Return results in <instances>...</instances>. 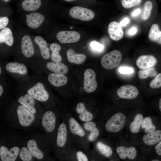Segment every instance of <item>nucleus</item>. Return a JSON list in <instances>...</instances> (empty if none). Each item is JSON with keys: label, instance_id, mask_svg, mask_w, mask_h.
<instances>
[{"label": "nucleus", "instance_id": "1", "mask_svg": "<svg viewBox=\"0 0 161 161\" xmlns=\"http://www.w3.org/2000/svg\"><path fill=\"white\" fill-rule=\"evenodd\" d=\"M6 118L12 127L24 129L37 126L41 121L29 109L20 103L8 111Z\"/></svg>", "mask_w": 161, "mask_h": 161}, {"label": "nucleus", "instance_id": "2", "mask_svg": "<svg viewBox=\"0 0 161 161\" xmlns=\"http://www.w3.org/2000/svg\"><path fill=\"white\" fill-rule=\"evenodd\" d=\"M38 137H32L28 139L26 144L30 152L35 159L43 160L47 157V145Z\"/></svg>", "mask_w": 161, "mask_h": 161}, {"label": "nucleus", "instance_id": "3", "mask_svg": "<svg viewBox=\"0 0 161 161\" xmlns=\"http://www.w3.org/2000/svg\"><path fill=\"white\" fill-rule=\"evenodd\" d=\"M57 114L52 110H47L43 113L41 124L48 137H50L57 129Z\"/></svg>", "mask_w": 161, "mask_h": 161}, {"label": "nucleus", "instance_id": "4", "mask_svg": "<svg viewBox=\"0 0 161 161\" xmlns=\"http://www.w3.org/2000/svg\"><path fill=\"white\" fill-rule=\"evenodd\" d=\"M21 147L16 143L1 144L0 147V161L16 160L18 158Z\"/></svg>", "mask_w": 161, "mask_h": 161}, {"label": "nucleus", "instance_id": "5", "mask_svg": "<svg viewBox=\"0 0 161 161\" xmlns=\"http://www.w3.org/2000/svg\"><path fill=\"white\" fill-rule=\"evenodd\" d=\"M126 122L125 115L121 112L116 113L106 121L105 126V130L110 133L118 132L124 128Z\"/></svg>", "mask_w": 161, "mask_h": 161}, {"label": "nucleus", "instance_id": "6", "mask_svg": "<svg viewBox=\"0 0 161 161\" xmlns=\"http://www.w3.org/2000/svg\"><path fill=\"white\" fill-rule=\"evenodd\" d=\"M35 100L27 94L21 95L18 99L19 103L27 108L41 120L44 111L38 106Z\"/></svg>", "mask_w": 161, "mask_h": 161}, {"label": "nucleus", "instance_id": "7", "mask_svg": "<svg viewBox=\"0 0 161 161\" xmlns=\"http://www.w3.org/2000/svg\"><path fill=\"white\" fill-rule=\"evenodd\" d=\"M122 58V55L121 52L117 50H114L103 56L101 59V63L105 68L111 69H114L119 64Z\"/></svg>", "mask_w": 161, "mask_h": 161}, {"label": "nucleus", "instance_id": "8", "mask_svg": "<svg viewBox=\"0 0 161 161\" xmlns=\"http://www.w3.org/2000/svg\"><path fill=\"white\" fill-rule=\"evenodd\" d=\"M26 94L36 100L42 102H47L49 97L44 84L41 82L37 83L28 89Z\"/></svg>", "mask_w": 161, "mask_h": 161}, {"label": "nucleus", "instance_id": "9", "mask_svg": "<svg viewBox=\"0 0 161 161\" xmlns=\"http://www.w3.org/2000/svg\"><path fill=\"white\" fill-rule=\"evenodd\" d=\"M69 14L73 18L82 21H87L92 20L95 13L92 10L79 6H75L71 9Z\"/></svg>", "mask_w": 161, "mask_h": 161}, {"label": "nucleus", "instance_id": "10", "mask_svg": "<svg viewBox=\"0 0 161 161\" xmlns=\"http://www.w3.org/2000/svg\"><path fill=\"white\" fill-rule=\"evenodd\" d=\"M68 129L64 121L58 127L56 137V145L58 150H63L66 147L68 137Z\"/></svg>", "mask_w": 161, "mask_h": 161}, {"label": "nucleus", "instance_id": "11", "mask_svg": "<svg viewBox=\"0 0 161 161\" xmlns=\"http://www.w3.org/2000/svg\"><path fill=\"white\" fill-rule=\"evenodd\" d=\"M95 72L90 69H86L84 73L83 86L85 91L87 93L95 91L97 87Z\"/></svg>", "mask_w": 161, "mask_h": 161}, {"label": "nucleus", "instance_id": "12", "mask_svg": "<svg viewBox=\"0 0 161 161\" xmlns=\"http://www.w3.org/2000/svg\"><path fill=\"white\" fill-rule=\"evenodd\" d=\"M80 35L75 31H62L58 32L56 35L58 40L62 43H75L80 40Z\"/></svg>", "mask_w": 161, "mask_h": 161}, {"label": "nucleus", "instance_id": "13", "mask_svg": "<svg viewBox=\"0 0 161 161\" xmlns=\"http://www.w3.org/2000/svg\"><path fill=\"white\" fill-rule=\"evenodd\" d=\"M117 94L120 98L126 99H132L136 98L139 94L138 89L130 85H123L117 90Z\"/></svg>", "mask_w": 161, "mask_h": 161}, {"label": "nucleus", "instance_id": "14", "mask_svg": "<svg viewBox=\"0 0 161 161\" xmlns=\"http://www.w3.org/2000/svg\"><path fill=\"white\" fill-rule=\"evenodd\" d=\"M156 58L152 55H143L140 56L136 60V64L141 69L154 67L157 64Z\"/></svg>", "mask_w": 161, "mask_h": 161}, {"label": "nucleus", "instance_id": "15", "mask_svg": "<svg viewBox=\"0 0 161 161\" xmlns=\"http://www.w3.org/2000/svg\"><path fill=\"white\" fill-rule=\"evenodd\" d=\"M21 48L22 54L25 57L30 58L33 55L34 47L29 35H25L22 37L21 41Z\"/></svg>", "mask_w": 161, "mask_h": 161}, {"label": "nucleus", "instance_id": "16", "mask_svg": "<svg viewBox=\"0 0 161 161\" xmlns=\"http://www.w3.org/2000/svg\"><path fill=\"white\" fill-rule=\"evenodd\" d=\"M109 36L112 40L117 41L121 39L123 35V31L120 23L113 21L109 24L108 28Z\"/></svg>", "mask_w": 161, "mask_h": 161}, {"label": "nucleus", "instance_id": "17", "mask_svg": "<svg viewBox=\"0 0 161 161\" xmlns=\"http://www.w3.org/2000/svg\"><path fill=\"white\" fill-rule=\"evenodd\" d=\"M143 140L146 145L155 146L161 140V129L147 133L143 136Z\"/></svg>", "mask_w": 161, "mask_h": 161}, {"label": "nucleus", "instance_id": "18", "mask_svg": "<svg viewBox=\"0 0 161 161\" xmlns=\"http://www.w3.org/2000/svg\"><path fill=\"white\" fill-rule=\"evenodd\" d=\"M116 151L119 157L122 160L126 158L131 160L134 159L137 155V151L133 146L126 147L123 146H120L117 147Z\"/></svg>", "mask_w": 161, "mask_h": 161}, {"label": "nucleus", "instance_id": "19", "mask_svg": "<svg viewBox=\"0 0 161 161\" xmlns=\"http://www.w3.org/2000/svg\"><path fill=\"white\" fill-rule=\"evenodd\" d=\"M44 19V16L40 13H32L27 15L26 22L29 27L35 29L39 27L42 24Z\"/></svg>", "mask_w": 161, "mask_h": 161}, {"label": "nucleus", "instance_id": "20", "mask_svg": "<svg viewBox=\"0 0 161 161\" xmlns=\"http://www.w3.org/2000/svg\"><path fill=\"white\" fill-rule=\"evenodd\" d=\"M68 129L72 134L81 137L85 136L86 133L83 128L75 119L72 117L68 119Z\"/></svg>", "mask_w": 161, "mask_h": 161}, {"label": "nucleus", "instance_id": "21", "mask_svg": "<svg viewBox=\"0 0 161 161\" xmlns=\"http://www.w3.org/2000/svg\"><path fill=\"white\" fill-rule=\"evenodd\" d=\"M47 79L51 85L56 87L63 86L68 81V78L64 74L54 73L49 74Z\"/></svg>", "mask_w": 161, "mask_h": 161}, {"label": "nucleus", "instance_id": "22", "mask_svg": "<svg viewBox=\"0 0 161 161\" xmlns=\"http://www.w3.org/2000/svg\"><path fill=\"white\" fill-rule=\"evenodd\" d=\"M76 112L79 114V118L82 122H86L92 121L93 118V114L86 108L84 104L79 102L75 109Z\"/></svg>", "mask_w": 161, "mask_h": 161}, {"label": "nucleus", "instance_id": "23", "mask_svg": "<svg viewBox=\"0 0 161 161\" xmlns=\"http://www.w3.org/2000/svg\"><path fill=\"white\" fill-rule=\"evenodd\" d=\"M6 70L8 72L22 75L26 74L27 68L24 64L17 62H10L6 64Z\"/></svg>", "mask_w": 161, "mask_h": 161}, {"label": "nucleus", "instance_id": "24", "mask_svg": "<svg viewBox=\"0 0 161 161\" xmlns=\"http://www.w3.org/2000/svg\"><path fill=\"white\" fill-rule=\"evenodd\" d=\"M46 67L49 71L54 73L65 74L68 71L67 66L61 62H48L46 64Z\"/></svg>", "mask_w": 161, "mask_h": 161}, {"label": "nucleus", "instance_id": "25", "mask_svg": "<svg viewBox=\"0 0 161 161\" xmlns=\"http://www.w3.org/2000/svg\"><path fill=\"white\" fill-rule=\"evenodd\" d=\"M67 56L68 61L75 64H80L85 61L86 56L83 54L76 53L72 49H69L67 51Z\"/></svg>", "mask_w": 161, "mask_h": 161}, {"label": "nucleus", "instance_id": "26", "mask_svg": "<svg viewBox=\"0 0 161 161\" xmlns=\"http://www.w3.org/2000/svg\"><path fill=\"white\" fill-rule=\"evenodd\" d=\"M34 41L39 47L42 57L45 60L48 59L50 57V51L46 41L39 36H36Z\"/></svg>", "mask_w": 161, "mask_h": 161}, {"label": "nucleus", "instance_id": "27", "mask_svg": "<svg viewBox=\"0 0 161 161\" xmlns=\"http://www.w3.org/2000/svg\"><path fill=\"white\" fill-rule=\"evenodd\" d=\"M148 37L151 41L161 45V30L157 24H154L151 25Z\"/></svg>", "mask_w": 161, "mask_h": 161}, {"label": "nucleus", "instance_id": "28", "mask_svg": "<svg viewBox=\"0 0 161 161\" xmlns=\"http://www.w3.org/2000/svg\"><path fill=\"white\" fill-rule=\"evenodd\" d=\"M0 43H4L9 46L13 45L14 43L13 35L11 30L9 28L5 27L1 31Z\"/></svg>", "mask_w": 161, "mask_h": 161}, {"label": "nucleus", "instance_id": "29", "mask_svg": "<svg viewBox=\"0 0 161 161\" xmlns=\"http://www.w3.org/2000/svg\"><path fill=\"white\" fill-rule=\"evenodd\" d=\"M154 123L152 119L149 116L143 118L141 126L146 133L161 129V126Z\"/></svg>", "mask_w": 161, "mask_h": 161}, {"label": "nucleus", "instance_id": "30", "mask_svg": "<svg viewBox=\"0 0 161 161\" xmlns=\"http://www.w3.org/2000/svg\"><path fill=\"white\" fill-rule=\"evenodd\" d=\"M41 4V0H25L22 2L21 7L26 11H33L38 9Z\"/></svg>", "mask_w": 161, "mask_h": 161}, {"label": "nucleus", "instance_id": "31", "mask_svg": "<svg viewBox=\"0 0 161 161\" xmlns=\"http://www.w3.org/2000/svg\"><path fill=\"white\" fill-rule=\"evenodd\" d=\"M143 118V115L140 113L135 115L133 121L129 125V129L131 133L136 134L139 132Z\"/></svg>", "mask_w": 161, "mask_h": 161}, {"label": "nucleus", "instance_id": "32", "mask_svg": "<svg viewBox=\"0 0 161 161\" xmlns=\"http://www.w3.org/2000/svg\"><path fill=\"white\" fill-rule=\"evenodd\" d=\"M18 158L23 161H33L35 159L28 149L26 144H23L19 151Z\"/></svg>", "mask_w": 161, "mask_h": 161}, {"label": "nucleus", "instance_id": "33", "mask_svg": "<svg viewBox=\"0 0 161 161\" xmlns=\"http://www.w3.org/2000/svg\"><path fill=\"white\" fill-rule=\"evenodd\" d=\"M157 73L158 72L155 67H153L139 71L138 72V76L140 79H144L148 77H155Z\"/></svg>", "mask_w": 161, "mask_h": 161}, {"label": "nucleus", "instance_id": "34", "mask_svg": "<svg viewBox=\"0 0 161 161\" xmlns=\"http://www.w3.org/2000/svg\"><path fill=\"white\" fill-rule=\"evenodd\" d=\"M96 147L99 153L106 157H110L112 154V148L109 146L101 142H97Z\"/></svg>", "mask_w": 161, "mask_h": 161}, {"label": "nucleus", "instance_id": "35", "mask_svg": "<svg viewBox=\"0 0 161 161\" xmlns=\"http://www.w3.org/2000/svg\"><path fill=\"white\" fill-rule=\"evenodd\" d=\"M153 4L151 1L145 2L144 5L142 18L144 20H147L150 16L153 9Z\"/></svg>", "mask_w": 161, "mask_h": 161}, {"label": "nucleus", "instance_id": "36", "mask_svg": "<svg viewBox=\"0 0 161 161\" xmlns=\"http://www.w3.org/2000/svg\"><path fill=\"white\" fill-rule=\"evenodd\" d=\"M149 86L154 89H157L161 88V73H158L154 78L150 82Z\"/></svg>", "mask_w": 161, "mask_h": 161}, {"label": "nucleus", "instance_id": "37", "mask_svg": "<svg viewBox=\"0 0 161 161\" xmlns=\"http://www.w3.org/2000/svg\"><path fill=\"white\" fill-rule=\"evenodd\" d=\"M142 0H121L123 7L126 9H129L139 5Z\"/></svg>", "mask_w": 161, "mask_h": 161}, {"label": "nucleus", "instance_id": "38", "mask_svg": "<svg viewBox=\"0 0 161 161\" xmlns=\"http://www.w3.org/2000/svg\"><path fill=\"white\" fill-rule=\"evenodd\" d=\"M89 131L90 133L88 137V139L91 142L95 140L100 134L99 130L97 126L91 129Z\"/></svg>", "mask_w": 161, "mask_h": 161}, {"label": "nucleus", "instance_id": "39", "mask_svg": "<svg viewBox=\"0 0 161 161\" xmlns=\"http://www.w3.org/2000/svg\"><path fill=\"white\" fill-rule=\"evenodd\" d=\"M90 46L93 50L96 51H101L104 49L103 45L95 41H92Z\"/></svg>", "mask_w": 161, "mask_h": 161}, {"label": "nucleus", "instance_id": "40", "mask_svg": "<svg viewBox=\"0 0 161 161\" xmlns=\"http://www.w3.org/2000/svg\"><path fill=\"white\" fill-rule=\"evenodd\" d=\"M118 71L120 73L122 74H130L134 72V69L133 68L126 66L120 67Z\"/></svg>", "mask_w": 161, "mask_h": 161}, {"label": "nucleus", "instance_id": "41", "mask_svg": "<svg viewBox=\"0 0 161 161\" xmlns=\"http://www.w3.org/2000/svg\"><path fill=\"white\" fill-rule=\"evenodd\" d=\"M51 56L52 60L53 62H60L62 61V58L59 52H52Z\"/></svg>", "mask_w": 161, "mask_h": 161}, {"label": "nucleus", "instance_id": "42", "mask_svg": "<svg viewBox=\"0 0 161 161\" xmlns=\"http://www.w3.org/2000/svg\"><path fill=\"white\" fill-rule=\"evenodd\" d=\"M77 160L78 161H88V159L87 156L80 151H77L76 153Z\"/></svg>", "mask_w": 161, "mask_h": 161}, {"label": "nucleus", "instance_id": "43", "mask_svg": "<svg viewBox=\"0 0 161 161\" xmlns=\"http://www.w3.org/2000/svg\"><path fill=\"white\" fill-rule=\"evenodd\" d=\"M96 126V124L95 122L91 121L85 122L83 124L84 129L88 131H89L91 129Z\"/></svg>", "mask_w": 161, "mask_h": 161}, {"label": "nucleus", "instance_id": "44", "mask_svg": "<svg viewBox=\"0 0 161 161\" xmlns=\"http://www.w3.org/2000/svg\"><path fill=\"white\" fill-rule=\"evenodd\" d=\"M9 21L8 18L6 17H3L0 18V29H3L7 26Z\"/></svg>", "mask_w": 161, "mask_h": 161}, {"label": "nucleus", "instance_id": "45", "mask_svg": "<svg viewBox=\"0 0 161 161\" xmlns=\"http://www.w3.org/2000/svg\"><path fill=\"white\" fill-rule=\"evenodd\" d=\"M50 48L52 52H59L61 49V47L58 44L53 43L50 45Z\"/></svg>", "mask_w": 161, "mask_h": 161}, {"label": "nucleus", "instance_id": "46", "mask_svg": "<svg viewBox=\"0 0 161 161\" xmlns=\"http://www.w3.org/2000/svg\"><path fill=\"white\" fill-rule=\"evenodd\" d=\"M154 150L157 156H161V140L155 145Z\"/></svg>", "mask_w": 161, "mask_h": 161}, {"label": "nucleus", "instance_id": "47", "mask_svg": "<svg viewBox=\"0 0 161 161\" xmlns=\"http://www.w3.org/2000/svg\"><path fill=\"white\" fill-rule=\"evenodd\" d=\"M129 20L128 18H125L122 20L120 22V24L123 27L125 26L129 22Z\"/></svg>", "mask_w": 161, "mask_h": 161}, {"label": "nucleus", "instance_id": "48", "mask_svg": "<svg viewBox=\"0 0 161 161\" xmlns=\"http://www.w3.org/2000/svg\"><path fill=\"white\" fill-rule=\"evenodd\" d=\"M137 32L136 28L135 27H133L129 30L128 33L130 35H133L137 33Z\"/></svg>", "mask_w": 161, "mask_h": 161}, {"label": "nucleus", "instance_id": "49", "mask_svg": "<svg viewBox=\"0 0 161 161\" xmlns=\"http://www.w3.org/2000/svg\"><path fill=\"white\" fill-rule=\"evenodd\" d=\"M141 12V10L139 8L137 9L134 10L131 13V16L133 17L137 16Z\"/></svg>", "mask_w": 161, "mask_h": 161}, {"label": "nucleus", "instance_id": "50", "mask_svg": "<svg viewBox=\"0 0 161 161\" xmlns=\"http://www.w3.org/2000/svg\"><path fill=\"white\" fill-rule=\"evenodd\" d=\"M158 109L160 114L161 115V97L160 98L158 101Z\"/></svg>", "mask_w": 161, "mask_h": 161}, {"label": "nucleus", "instance_id": "51", "mask_svg": "<svg viewBox=\"0 0 161 161\" xmlns=\"http://www.w3.org/2000/svg\"><path fill=\"white\" fill-rule=\"evenodd\" d=\"M4 91L3 88L2 86L1 85H0V96H2Z\"/></svg>", "mask_w": 161, "mask_h": 161}, {"label": "nucleus", "instance_id": "52", "mask_svg": "<svg viewBox=\"0 0 161 161\" xmlns=\"http://www.w3.org/2000/svg\"><path fill=\"white\" fill-rule=\"evenodd\" d=\"M64 0L66 1L69 2V1H71L76 0Z\"/></svg>", "mask_w": 161, "mask_h": 161}, {"label": "nucleus", "instance_id": "53", "mask_svg": "<svg viewBox=\"0 0 161 161\" xmlns=\"http://www.w3.org/2000/svg\"><path fill=\"white\" fill-rule=\"evenodd\" d=\"M1 67H0V74H1Z\"/></svg>", "mask_w": 161, "mask_h": 161}, {"label": "nucleus", "instance_id": "54", "mask_svg": "<svg viewBox=\"0 0 161 161\" xmlns=\"http://www.w3.org/2000/svg\"><path fill=\"white\" fill-rule=\"evenodd\" d=\"M5 0L6 1H8V0Z\"/></svg>", "mask_w": 161, "mask_h": 161}]
</instances>
